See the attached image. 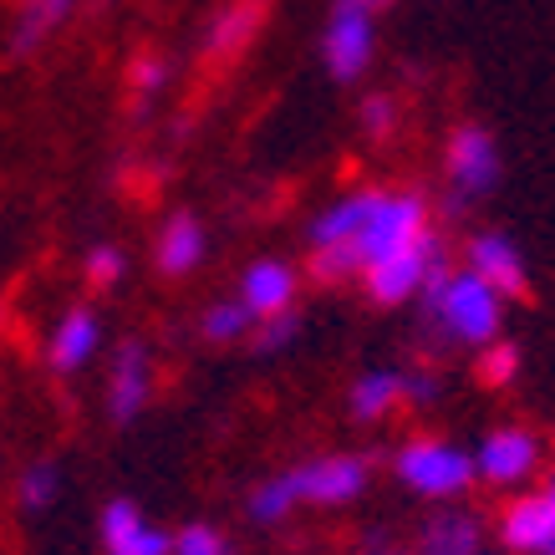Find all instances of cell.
Listing matches in <instances>:
<instances>
[{
    "mask_svg": "<svg viewBox=\"0 0 555 555\" xmlns=\"http://www.w3.org/2000/svg\"><path fill=\"white\" fill-rule=\"evenodd\" d=\"M392 122H398V102L387 98V92L362 98V128H367L372 138H387V133H392Z\"/></svg>",
    "mask_w": 555,
    "mask_h": 555,
    "instance_id": "obj_28",
    "label": "cell"
},
{
    "mask_svg": "<svg viewBox=\"0 0 555 555\" xmlns=\"http://www.w3.org/2000/svg\"><path fill=\"white\" fill-rule=\"evenodd\" d=\"M500 540L515 555H555V505L545 500V489L509 500L500 515Z\"/></svg>",
    "mask_w": 555,
    "mask_h": 555,
    "instance_id": "obj_13",
    "label": "cell"
},
{
    "mask_svg": "<svg viewBox=\"0 0 555 555\" xmlns=\"http://www.w3.org/2000/svg\"><path fill=\"white\" fill-rule=\"evenodd\" d=\"M62 494V469L51 464V459H36L31 469H21V479H16V500H21V509H51V500Z\"/></svg>",
    "mask_w": 555,
    "mask_h": 555,
    "instance_id": "obj_21",
    "label": "cell"
},
{
    "mask_svg": "<svg viewBox=\"0 0 555 555\" xmlns=\"http://www.w3.org/2000/svg\"><path fill=\"white\" fill-rule=\"evenodd\" d=\"M500 173H505V153H500V143H494L489 128L464 122V128L449 133V143H443V179H449L459 204L494 194V189H500Z\"/></svg>",
    "mask_w": 555,
    "mask_h": 555,
    "instance_id": "obj_6",
    "label": "cell"
},
{
    "mask_svg": "<svg viewBox=\"0 0 555 555\" xmlns=\"http://www.w3.org/2000/svg\"><path fill=\"white\" fill-rule=\"evenodd\" d=\"M438 398H443V383H438V372H428V367L403 372V403H413V408H434Z\"/></svg>",
    "mask_w": 555,
    "mask_h": 555,
    "instance_id": "obj_27",
    "label": "cell"
},
{
    "mask_svg": "<svg viewBox=\"0 0 555 555\" xmlns=\"http://www.w3.org/2000/svg\"><path fill=\"white\" fill-rule=\"evenodd\" d=\"M428 235H434V215H428L423 194H413V189H347L306 224L311 275L326 286L362 281V270Z\"/></svg>",
    "mask_w": 555,
    "mask_h": 555,
    "instance_id": "obj_1",
    "label": "cell"
},
{
    "mask_svg": "<svg viewBox=\"0 0 555 555\" xmlns=\"http://www.w3.org/2000/svg\"><path fill=\"white\" fill-rule=\"evenodd\" d=\"M469 270L489 291H500L505 301H515V296L530 291V260H525V250L505 230H479V235L469 240Z\"/></svg>",
    "mask_w": 555,
    "mask_h": 555,
    "instance_id": "obj_10",
    "label": "cell"
},
{
    "mask_svg": "<svg viewBox=\"0 0 555 555\" xmlns=\"http://www.w3.org/2000/svg\"><path fill=\"white\" fill-rule=\"evenodd\" d=\"M392 474H398L403 489H413L418 500H434V505H449L459 494H469V485L479 479L474 454L459 449L454 438H408L392 454Z\"/></svg>",
    "mask_w": 555,
    "mask_h": 555,
    "instance_id": "obj_4",
    "label": "cell"
},
{
    "mask_svg": "<svg viewBox=\"0 0 555 555\" xmlns=\"http://www.w3.org/2000/svg\"><path fill=\"white\" fill-rule=\"evenodd\" d=\"M377 5H387V0H372V11H377Z\"/></svg>",
    "mask_w": 555,
    "mask_h": 555,
    "instance_id": "obj_31",
    "label": "cell"
},
{
    "mask_svg": "<svg viewBox=\"0 0 555 555\" xmlns=\"http://www.w3.org/2000/svg\"><path fill=\"white\" fill-rule=\"evenodd\" d=\"M72 11H77V0H21L16 31H11V51H16V56H31L36 47H47L51 36L67 26Z\"/></svg>",
    "mask_w": 555,
    "mask_h": 555,
    "instance_id": "obj_17",
    "label": "cell"
},
{
    "mask_svg": "<svg viewBox=\"0 0 555 555\" xmlns=\"http://www.w3.org/2000/svg\"><path fill=\"white\" fill-rule=\"evenodd\" d=\"M204 250H209V235H204L199 215H189V209H179V215L164 219V230H158V240H153V260H158L164 275H194L199 260H204Z\"/></svg>",
    "mask_w": 555,
    "mask_h": 555,
    "instance_id": "obj_15",
    "label": "cell"
},
{
    "mask_svg": "<svg viewBox=\"0 0 555 555\" xmlns=\"http://www.w3.org/2000/svg\"><path fill=\"white\" fill-rule=\"evenodd\" d=\"M367 555H418V551H387V545H372Z\"/></svg>",
    "mask_w": 555,
    "mask_h": 555,
    "instance_id": "obj_29",
    "label": "cell"
},
{
    "mask_svg": "<svg viewBox=\"0 0 555 555\" xmlns=\"http://www.w3.org/2000/svg\"><path fill=\"white\" fill-rule=\"evenodd\" d=\"M403 403V372L398 367H372L362 372L352 383V392H347V413H352L357 423H377L387 418L392 408Z\"/></svg>",
    "mask_w": 555,
    "mask_h": 555,
    "instance_id": "obj_18",
    "label": "cell"
},
{
    "mask_svg": "<svg viewBox=\"0 0 555 555\" xmlns=\"http://www.w3.org/2000/svg\"><path fill=\"white\" fill-rule=\"evenodd\" d=\"M301 337V317L296 311H281V317L270 321H255V352H286L291 341Z\"/></svg>",
    "mask_w": 555,
    "mask_h": 555,
    "instance_id": "obj_25",
    "label": "cell"
},
{
    "mask_svg": "<svg viewBox=\"0 0 555 555\" xmlns=\"http://www.w3.org/2000/svg\"><path fill=\"white\" fill-rule=\"evenodd\" d=\"M149 398H153V357L138 337H128L113 352V367H107V418L128 428L149 408Z\"/></svg>",
    "mask_w": 555,
    "mask_h": 555,
    "instance_id": "obj_9",
    "label": "cell"
},
{
    "mask_svg": "<svg viewBox=\"0 0 555 555\" xmlns=\"http://www.w3.org/2000/svg\"><path fill=\"white\" fill-rule=\"evenodd\" d=\"M479 377H485L489 387H509L515 377H520V347L515 341H489L485 352H479Z\"/></svg>",
    "mask_w": 555,
    "mask_h": 555,
    "instance_id": "obj_22",
    "label": "cell"
},
{
    "mask_svg": "<svg viewBox=\"0 0 555 555\" xmlns=\"http://www.w3.org/2000/svg\"><path fill=\"white\" fill-rule=\"evenodd\" d=\"M418 301H423L428 326L438 332V341L485 352L489 341H500V332H505V296L489 291L469 266L464 270L438 266L434 275H428V286H423Z\"/></svg>",
    "mask_w": 555,
    "mask_h": 555,
    "instance_id": "obj_3",
    "label": "cell"
},
{
    "mask_svg": "<svg viewBox=\"0 0 555 555\" xmlns=\"http://www.w3.org/2000/svg\"><path fill=\"white\" fill-rule=\"evenodd\" d=\"M545 500H551V505H555V474H551V485H545Z\"/></svg>",
    "mask_w": 555,
    "mask_h": 555,
    "instance_id": "obj_30",
    "label": "cell"
},
{
    "mask_svg": "<svg viewBox=\"0 0 555 555\" xmlns=\"http://www.w3.org/2000/svg\"><path fill=\"white\" fill-rule=\"evenodd\" d=\"M164 82H169V62H164V56H138V62H133L138 113H143V107H149V102L164 92Z\"/></svg>",
    "mask_w": 555,
    "mask_h": 555,
    "instance_id": "obj_26",
    "label": "cell"
},
{
    "mask_svg": "<svg viewBox=\"0 0 555 555\" xmlns=\"http://www.w3.org/2000/svg\"><path fill=\"white\" fill-rule=\"evenodd\" d=\"M98 352H102V317L98 311H92V306H72V311H62V321L51 326V341H47L51 372L72 377V372H82Z\"/></svg>",
    "mask_w": 555,
    "mask_h": 555,
    "instance_id": "obj_14",
    "label": "cell"
},
{
    "mask_svg": "<svg viewBox=\"0 0 555 555\" xmlns=\"http://www.w3.org/2000/svg\"><path fill=\"white\" fill-rule=\"evenodd\" d=\"M199 332L204 341H240L255 332V317L240 306V296H230V301H215L209 311L199 317Z\"/></svg>",
    "mask_w": 555,
    "mask_h": 555,
    "instance_id": "obj_20",
    "label": "cell"
},
{
    "mask_svg": "<svg viewBox=\"0 0 555 555\" xmlns=\"http://www.w3.org/2000/svg\"><path fill=\"white\" fill-rule=\"evenodd\" d=\"M98 535L107 555H169L173 551V535L143 520V509L133 500H107L98 520Z\"/></svg>",
    "mask_w": 555,
    "mask_h": 555,
    "instance_id": "obj_12",
    "label": "cell"
},
{
    "mask_svg": "<svg viewBox=\"0 0 555 555\" xmlns=\"http://www.w3.org/2000/svg\"><path fill=\"white\" fill-rule=\"evenodd\" d=\"M169 555H235V545H230L224 530H215V525H184V530L173 535Z\"/></svg>",
    "mask_w": 555,
    "mask_h": 555,
    "instance_id": "obj_24",
    "label": "cell"
},
{
    "mask_svg": "<svg viewBox=\"0 0 555 555\" xmlns=\"http://www.w3.org/2000/svg\"><path fill=\"white\" fill-rule=\"evenodd\" d=\"M418 555H485V525L469 509H438L423 525Z\"/></svg>",
    "mask_w": 555,
    "mask_h": 555,
    "instance_id": "obj_16",
    "label": "cell"
},
{
    "mask_svg": "<svg viewBox=\"0 0 555 555\" xmlns=\"http://www.w3.org/2000/svg\"><path fill=\"white\" fill-rule=\"evenodd\" d=\"M367 479H372L367 454L301 459V464L260 479V485L250 489V500H245V515H250L255 525H281L291 509H301V505H321V509L352 505L357 494L367 489Z\"/></svg>",
    "mask_w": 555,
    "mask_h": 555,
    "instance_id": "obj_2",
    "label": "cell"
},
{
    "mask_svg": "<svg viewBox=\"0 0 555 555\" xmlns=\"http://www.w3.org/2000/svg\"><path fill=\"white\" fill-rule=\"evenodd\" d=\"M82 270H87V281H92L98 291H113L122 275H128V255H122L118 245H92Z\"/></svg>",
    "mask_w": 555,
    "mask_h": 555,
    "instance_id": "obj_23",
    "label": "cell"
},
{
    "mask_svg": "<svg viewBox=\"0 0 555 555\" xmlns=\"http://www.w3.org/2000/svg\"><path fill=\"white\" fill-rule=\"evenodd\" d=\"M438 266H443V250H438V235H428L418 245H408V250L377 260L372 270H362V291L377 306H408L423 296V286H428V275Z\"/></svg>",
    "mask_w": 555,
    "mask_h": 555,
    "instance_id": "obj_8",
    "label": "cell"
},
{
    "mask_svg": "<svg viewBox=\"0 0 555 555\" xmlns=\"http://www.w3.org/2000/svg\"><path fill=\"white\" fill-rule=\"evenodd\" d=\"M255 26H260V5H255V0H235L230 11H219V16L209 21V36H204V41H209L215 56H230V51H240L250 41Z\"/></svg>",
    "mask_w": 555,
    "mask_h": 555,
    "instance_id": "obj_19",
    "label": "cell"
},
{
    "mask_svg": "<svg viewBox=\"0 0 555 555\" xmlns=\"http://www.w3.org/2000/svg\"><path fill=\"white\" fill-rule=\"evenodd\" d=\"M296 291H301L296 266L275 260V255L250 260L245 275H240V306H245L255 321H270V317H281V311H296Z\"/></svg>",
    "mask_w": 555,
    "mask_h": 555,
    "instance_id": "obj_11",
    "label": "cell"
},
{
    "mask_svg": "<svg viewBox=\"0 0 555 555\" xmlns=\"http://www.w3.org/2000/svg\"><path fill=\"white\" fill-rule=\"evenodd\" d=\"M372 51H377L372 0H332L321 26V67L332 72V82H357L372 67Z\"/></svg>",
    "mask_w": 555,
    "mask_h": 555,
    "instance_id": "obj_5",
    "label": "cell"
},
{
    "mask_svg": "<svg viewBox=\"0 0 555 555\" xmlns=\"http://www.w3.org/2000/svg\"><path fill=\"white\" fill-rule=\"evenodd\" d=\"M469 454H474V474H479L485 485L520 489V485H530V479L540 474L545 449H540V438L530 434V428L505 423V428H489V434L479 438V449H469Z\"/></svg>",
    "mask_w": 555,
    "mask_h": 555,
    "instance_id": "obj_7",
    "label": "cell"
}]
</instances>
